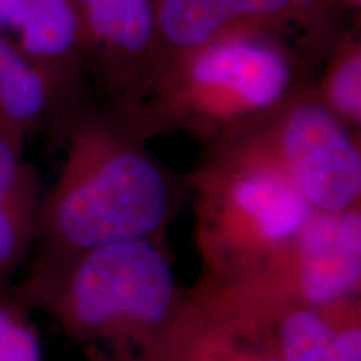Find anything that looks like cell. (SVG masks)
<instances>
[{
	"label": "cell",
	"instance_id": "6da1fadb",
	"mask_svg": "<svg viewBox=\"0 0 361 361\" xmlns=\"http://www.w3.org/2000/svg\"><path fill=\"white\" fill-rule=\"evenodd\" d=\"M64 161L39 201L35 266L129 239L164 241L188 176L171 173L121 117L82 102L67 116Z\"/></svg>",
	"mask_w": 361,
	"mask_h": 361
},
{
	"label": "cell",
	"instance_id": "7a4b0ae2",
	"mask_svg": "<svg viewBox=\"0 0 361 361\" xmlns=\"http://www.w3.org/2000/svg\"><path fill=\"white\" fill-rule=\"evenodd\" d=\"M310 59L314 57L306 49L283 35L224 34L162 62L146 97L121 119L144 141L186 133L213 146L310 84Z\"/></svg>",
	"mask_w": 361,
	"mask_h": 361
},
{
	"label": "cell",
	"instance_id": "3957f363",
	"mask_svg": "<svg viewBox=\"0 0 361 361\" xmlns=\"http://www.w3.org/2000/svg\"><path fill=\"white\" fill-rule=\"evenodd\" d=\"M178 286L164 241L129 239L34 266L24 298L51 314L90 361L133 355L173 316Z\"/></svg>",
	"mask_w": 361,
	"mask_h": 361
},
{
	"label": "cell",
	"instance_id": "277c9868",
	"mask_svg": "<svg viewBox=\"0 0 361 361\" xmlns=\"http://www.w3.org/2000/svg\"><path fill=\"white\" fill-rule=\"evenodd\" d=\"M188 183L200 281L206 284L258 268L295 238L313 211L276 169L228 144L207 146Z\"/></svg>",
	"mask_w": 361,
	"mask_h": 361
},
{
	"label": "cell",
	"instance_id": "5b68a950",
	"mask_svg": "<svg viewBox=\"0 0 361 361\" xmlns=\"http://www.w3.org/2000/svg\"><path fill=\"white\" fill-rule=\"evenodd\" d=\"M216 144L269 164L316 211L360 206V133L324 106L314 85L305 84L258 123Z\"/></svg>",
	"mask_w": 361,
	"mask_h": 361
},
{
	"label": "cell",
	"instance_id": "8992f818",
	"mask_svg": "<svg viewBox=\"0 0 361 361\" xmlns=\"http://www.w3.org/2000/svg\"><path fill=\"white\" fill-rule=\"evenodd\" d=\"M239 313L284 305H322L361 296V209L311 211L295 238L250 273L197 283Z\"/></svg>",
	"mask_w": 361,
	"mask_h": 361
},
{
	"label": "cell",
	"instance_id": "52a82bcc",
	"mask_svg": "<svg viewBox=\"0 0 361 361\" xmlns=\"http://www.w3.org/2000/svg\"><path fill=\"white\" fill-rule=\"evenodd\" d=\"M335 0H159L157 39L161 64L224 34L256 30L293 39L328 56L345 30Z\"/></svg>",
	"mask_w": 361,
	"mask_h": 361
},
{
	"label": "cell",
	"instance_id": "ba28073f",
	"mask_svg": "<svg viewBox=\"0 0 361 361\" xmlns=\"http://www.w3.org/2000/svg\"><path fill=\"white\" fill-rule=\"evenodd\" d=\"M82 35L85 72L102 107L124 117L159 71V0H71Z\"/></svg>",
	"mask_w": 361,
	"mask_h": 361
},
{
	"label": "cell",
	"instance_id": "9c48e42d",
	"mask_svg": "<svg viewBox=\"0 0 361 361\" xmlns=\"http://www.w3.org/2000/svg\"><path fill=\"white\" fill-rule=\"evenodd\" d=\"M114 361H279L259 324L194 286L135 353Z\"/></svg>",
	"mask_w": 361,
	"mask_h": 361
},
{
	"label": "cell",
	"instance_id": "30bf717a",
	"mask_svg": "<svg viewBox=\"0 0 361 361\" xmlns=\"http://www.w3.org/2000/svg\"><path fill=\"white\" fill-rule=\"evenodd\" d=\"M236 313L264 329L279 361H361V296Z\"/></svg>",
	"mask_w": 361,
	"mask_h": 361
},
{
	"label": "cell",
	"instance_id": "8fae6325",
	"mask_svg": "<svg viewBox=\"0 0 361 361\" xmlns=\"http://www.w3.org/2000/svg\"><path fill=\"white\" fill-rule=\"evenodd\" d=\"M12 30L27 61L82 85V35L71 0H0V32Z\"/></svg>",
	"mask_w": 361,
	"mask_h": 361
},
{
	"label": "cell",
	"instance_id": "7c38bea8",
	"mask_svg": "<svg viewBox=\"0 0 361 361\" xmlns=\"http://www.w3.org/2000/svg\"><path fill=\"white\" fill-rule=\"evenodd\" d=\"M316 92L324 106L346 128L360 133L361 128V40L355 29L345 30L324 67Z\"/></svg>",
	"mask_w": 361,
	"mask_h": 361
},
{
	"label": "cell",
	"instance_id": "4fadbf2b",
	"mask_svg": "<svg viewBox=\"0 0 361 361\" xmlns=\"http://www.w3.org/2000/svg\"><path fill=\"white\" fill-rule=\"evenodd\" d=\"M37 238V213L0 197V279L11 274Z\"/></svg>",
	"mask_w": 361,
	"mask_h": 361
},
{
	"label": "cell",
	"instance_id": "5bb4252c",
	"mask_svg": "<svg viewBox=\"0 0 361 361\" xmlns=\"http://www.w3.org/2000/svg\"><path fill=\"white\" fill-rule=\"evenodd\" d=\"M0 197L39 213L37 178L22 161V146L0 133Z\"/></svg>",
	"mask_w": 361,
	"mask_h": 361
},
{
	"label": "cell",
	"instance_id": "9a60e30c",
	"mask_svg": "<svg viewBox=\"0 0 361 361\" xmlns=\"http://www.w3.org/2000/svg\"><path fill=\"white\" fill-rule=\"evenodd\" d=\"M0 361H44L37 331L6 303H0Z\"/></svg>",
	"mask_w": 361,
	"mask_h": 361
},
{
	"label": "cell",
	"instance_id": "2e32d148",
	"mask_svg": "<svg viewBox=\"0 0 361 361\" xmlns=\"http://www.w3.org/2000/svg\"><path fill=\"white\" fill-rule=\"evenodd\" d=\"M13 51H16V45H13V42H11L8 39H6V35L0 32V67H2L4 62L12 56Z\"/></svg>",
	"mask_w": 361,
	"mask_h": 361
},
{
	"label": "cell",
	"instance_id": "e0dca14e",
	"mask_svg": "<svg viewBox=\"0 0 361 361\" xmlns=\"http://www.w3.org/2000/svg\"><path fill=\"white\" fill-rule=\"evenodd\" d=\"M336 4H340L341 7H348V8H356L358 11L360 6H361V0H335Z\"/></svg>",
	"mask_w": 361,
	"mask_h": 361
}]
</instances>
